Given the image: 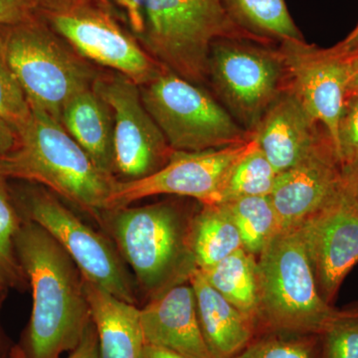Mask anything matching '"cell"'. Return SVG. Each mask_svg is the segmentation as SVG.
<instances>
[{
    "instance_id": "obj_1",
    "label": "cell",
    "mask_w": 358,
    "mask_h": 358,
    "mask_svg": "<svg viewBox=\"0 0 358 358\" xmlns=\"http://www.w3.org/2000/svg\"><path fill=\"white\" fill-rule=\"evenodd\" d=\"M162 69L195 85L208 81L219 39L272 45L241 27L224 0H99Z\"/></svg>"
},
{
    "instance_id": "obj_2",
    "label": "cell",
    "mask_w": 358,
    "mask_h": 358,
    "mask_svg": "<svg viewBox=\"0 0 358 358\" xmlns=\"http://www.w3.org/2000/svg\"><path fill=\"white\" fill-rule=\"evenodd\" d=\"M15 250L32 291L25 357L60 358L77 348L92 320L83 275L65 250L27 219Z\"/></svg>"
},
{
    "instance_id": "obj_3",
    "label": "cell",
    "mask_w": 358,
    "mask_h": 358,
    "mask_svg": "<svg viewBox=\"0 0 358 358\" xmlns=\"http://www.w3.org/2000/svg\"><path fill=\"white\" fill-rule=\"evenodd\" d=\"M195 212L169 200L143 206L110 209L100 226L110 238L148 301L189 282L199 270L190 244Z\"/></svg>"
},
{
    "instance_id": "obj_4",
    "label": "cell",
    "mask_w": 358,
    "mask_h": 358,
    "mask_svg": "<svg viewBox=\"0 0 358 358\" xmlns=\"http://www.w3.org/2000/svg\"><path fill=\"white\" fill-rule=\"evenodd\" d=\"M16 134L13 150L0 155V176L43 186L100 222L117 180L100 171L47 113L31 108Z\"/></svg>"
},
{
    "instance_id": "obj_5",
    "label": "cell",
    "mask_w": 358,
    "mask_h": 358,
    "mask_svg": "<svg viewBox=\"0 0 358 358\" xmlns=\"http://www.w3.org/2000/svg\"><path fill=\"white\" fill-rule=\"evenodd\" d=\"M257 259V334L280 331L320 336L343 313L320 294L298 226L280 230Z\"/></svg>"
},
{
    "instance_id": "obj_6",
    "label": "cell",
    "mask_w": 358,
    "mask_h": 358,
    "mask_svg": "<svg viewBox=\"0 0 358 358\" xmlns=\"http://www.w3.org/2000/svg\"><path fill=\"white\" fill-rule=\"evenodd\" d=\"M0 37L30 108L60 122L68 101L91 88L100 75L40 15L0 30Z\"/></svg>"
},
{
    "instance_id": "obj_7",
    "label": "cell",
    "mask_w": 358,
    "mask_h": 358,
    "mask_svg": "<svg viewBox=\"0 0 358 358\" xmlns=\"http://www.w3.org/2000/svg\"><path fill=\"white\" fill-rule=\"evenodd\" d=\"M141 100L174 152H202L253 138L199 85L162 70L140 86Z\"/></svg>"
},
{
    "instance_id": "obj_8",
    "label": "cell",
    "mask_w": 358,
    "mask_h": 358,
    "mask_svg": "<svg viewBox=\"0 0 358 358\" xmlns=\"http://www.w3.org/2000/svg\"><path fill=\"white\" fill-rule=\"evenodd\" d=\"M13 197L21 216L41 226L74 261L85 280L138 305L134 275L106 233L94 230L43 186L26 188Z\"/></svg>"
},
{
    "instance_id": "obj_9",
    "label": "cell",
    "mask_w": 358,
    "mask_h": 358,
    "mask_svg": "<svg viewBox=\"0 0 358 358\" xmlns=\"http://www.w3.org/2000/svg\"><path fill=\"white\" fill-rule=\"evenodd\" d=\"M208 81L225 109L253 134L288 87L278 48L248 40L219 39L212 44Z\"/></svg>"
},
{
    "instance_id": "obj_10",
    "label": "cell",
    "mask_w": 358,
    "mask_h": 358,
    "mask_svg": "<svg viewBox=\"0 0 358 358\" xmlns=\"http://www.w3.org/2000/svg\"><path fill=\"white\" fill-rule=\"evenodd\" d=\"M39 15L80 56L138 86L164 70L99 0H63Z\"/></svg>"
},
{
    "instance_id": "obj_11",
    "label": "cell",
    "mask_w": 358,
    "mask_h": 358,
    "mask_svg": "<svg viewBox=\"0 0 358 358\" xmlns=\"http://www.w3.org/2000/svg\"><path fill=\"white\" fill-rule=\"evenodd\" d=\"M93 88L114 115L115 180H138L166 166L173 150L145 109L140 86L114 72L99 75Z\"/></svg>"
},
{
    "instance_id": "obj_12",
    "label": "cell",
    "mask_w": 358,
    "mask_h": 358,
    "mask_svg": "<svg viewBox=\"0 0 358 358\" xmlns=\"http://www.w3.org/2000/svg\"><path fill=\"white\" fill-rule=\"evenodd\" d=\"M338 192L298 226L322 298L333 305L358 264V199L350 173Z\"/></svg>"
},
{
    "instance_id": "obj_13",
    "label": "cell",
    "mask_w": 358,
    "mask_h": 358,
    "mask_svg": "<svg viewBox=\"0 0 358 358\" xmlns=\"http://www.w3.org/2000/svg\"><path fill=\"white\" fill-rule=\"evenodd\" d=\"M251 141L202 152L173 150L166 166L152 176L129 182L117 181L108 210L157 195L188 197L202 205L219 204L231 169L246 152Z\"/></svg>"
},
{
    "instance_id": "obj_14",
    "label": "cell",
    "mask_w": 358,
    "mask_h": 358,
    "mask_svg": "<svg viewBox=\"0 0 358 358\" xmlns=\"http://www.w3.org/2000/svg\"><path fill=\"white\" fill-rule=\"evenodd\" d=\"M288 78V88L327 134L334 152L338 124L350 93V61L305 40H285L278 47Z\"/></svg>"
},
{
    "instance_id": "obj_15",
    "label": "cell",
    "mask_w": 358,
    "mask_h": 358,
    "mask_svg": "<svg viewBox=\"0 0 358 358\" xmlns=\"http://www.w3.org/2000/svg\"><path fill=\"white\" fill-rule=\"evenodd\" d=\"M345 171L327 136L305 157L275 178L270 199L281 230L296 227L338 192Z\"/></svg>"
},
{
    "instance_id": "obj_16",
    "label": "cell",
    "mask_w": 358,
    "mask_h": 358,
    "mask_svg": "<svg viewBox=\"0 0 358 358\" xmlns=\"http://www.w3.org/2000/svg\"><path fill=\"white\" fill-rule=\"evenodd\" d=\"M253 136L279 174L305 159L327 134L287 87L264 115Z\"/></svg>"
},
{
    "instance_id": "obj_17",
    "label": "cell",
    "mask_w": 358,
    "mask_h": 358,
    "mask_svg": "<svg viewBox=\"0 0 358 358\" xmlns=\"http://www.w3.org/2000/svg\"><path fill=\"white\" fill-rule=\"evenodd\" d=\"M145 343L162 346L186 358H212L205 343L194 291L179 285L141 308Z\"/></svg>"
},
{
    "instance_id": "obj_18",
    "label": "cell",
    "mask_w": 358,
    "mask_h": 358,
    "mask_svg": "<svg viewBox=\"0 0 358 358\" xmlns=\"http://www.w3.org/2000/svg\"><path fill=\"white\" fill-rule=\"evenodd\" d=\"M190 285L194 291L202 336L212 358H233L255 338V324L216 291L199 270Z\"/></svg>"
},
{
    "instance_id": "obj_19",
    "label": "cell",
    "mask_w": 358,
    "mask_h": 358,
    "mask_svg": "<svg viewBox=\"0 0 358 358\" xmlns=\"http://www.w3.org/2000/svg\"><path fill=\"white\" fill-rule=\"evenodd\" d=\"M100 358H141L145 345L141 308L84 279Z\"/></svg>"
},
{
    "instance_id": "obj_20",
    "label": "cell",
    "mask_w": 358,
    "mask_h": 358,
    "mask_svg": "<svg viewBox=\"0 0 358 358\" xmlns=\"http://www.w3.org/2000/svg\"><path fill=\"white\" fill-rule=\"evenodd\" d=\"M61 124L96 167L115 178L114 115L93 86L68 101Z\"/></svg>"
},
{
    "instance_id": "obj_21",
    "label": "cell",
    "mask_w": 358,
    "mask_h": 358,
    "mask_svg": "<svg viewBox=\"0 0 358 358\" xmlns=\"http://www.w3.org/2000/svg\"><path fill=\"white\" fill-rule=\"evenodd\" d=\"M206 281L255 324L259 312L258 259L243 248L221 262L199 270Z\"/></svg>"
},
{
    "instance_id": "obj_22",
    "label": "cell",
    "mask_w": 358,
    "mask_h": 358,
    "mask_svg": "<svg viewBox=\"0 0 358 358\" xmlns=\"http://www.w3.org/2000/svg\"><path fill=\"white\" fill-rule=\"evenodd\" d=\"M190 244L199 270H206L243 248L236 226L221 204L202 205L195 212Z\"/></svg>"
},
{
    "instance_id": "obj_23",
    "label": "cell",
    "mask_w": 358,
    "mask_h": 358,
    "mask_svg": "<svg viewBox=\"0 0 358 358\" xmlns=\"http://www.w3.org/2000/svg\"><path fill=\"white\" fill-rule=\"evenodd\" d=\"M228 13L252 34L271 42L301 40L285 0H224Z\"/></svg>"
},
{
    "instance_id": "obj_24",
    "label": "cell",
    "mask_w": 358,
    "mask_h": 358,
    "mask_svg": "<svg viewBox=\"0 0 358 358\" xmlns=\"http://www.w3.org/2000/svg\"><path fill=\"white\" fill-rule=\"evenodd\" d=\"M220 204L236 226L245 251L257 258L281 230L270 196L242 197Z\"/></svg>"
},
{
    "instance_id": "obj_25",
    "label": "cell",
    "mask_w": 358,
    "mask_h": 358,
    "mask_svg": "<svg viewBox=\"0 0 358 358\" xmlns=\"http://www.w3.org/2000/svg\"><path fill=\"white\" fill-rule=\"evenodd\" d=\"M277 176L253 136L249 148L228 174L220 203L242 197L270 196Z\"/></svg>"
},
{
    "instance_id": "obj_26",
    "label": "cell",
    "mask_w": 358,
    "mask_h": 358,
    "mask_svg": "<svg viewBox=\"0 0 358 358\" xmlns=\"http://www.w3.org/2000/svg\"><path fill=\"white\" fill-rule=\"evenodd\" d=\"M6 180L0 176V289L25 291L28 282L15 250L23 217Z\"/></svg>"
},
{
    "instance_id": "obj_27",
    "label": "cell",
    "mask_w": 358,
    "mask_h": 358,
    "mask_svg": "<svg viewBox=\"0 0 358 358\" xmlns=\"http://www.w3.org/2000/svg\"><path fill=\"white\" fill-rule=\"evenodd\" d=\"M233 358H320V336L280 331L258 334Z\"/></svg>"
},
{
    "instance_id": "obj_28",
    "label": "cell",
    "mask_w": 358,
    "mask_h": 358,
    "mask_svg": "<svg viewBox=\"0 0 358 358\" xmlns=\"http://www.w3.org/2000/svg\"><path fill=\"white\" fill-rule=\"evenodd\" d=\"M31 113L29 103L16 79L0 37V120L17 131Z\"/></svg>"
},
{
    "instance_id": "obj_29",
    "label": "cell",
    "mask_w": 358,
    "mask_h": 358,
    "mask_svg": "<svg viewBox=\"0 0 358 358\" xmlns=\"http://www.w3.org/2000/svg\"><path fill=\"white\" fill-rule=\"evenodd\" d=\"M320 358H358V310H343L320 334Z\"/></svg>"
},
{
    "instance_id": "obj_30",
    "label": "cell",
    "mask_w": 358,
    "mask_h": 358,
    "mask_svg": "<svg viewBox=\"0 0 358 358\" xmlns=\"http://www.w3.org/2000/svg\"><path fill=\"white\" fill-rule=\"evenodd\" d=\"M336 155L343 167L358 164V91L346 98L339 120Z\"/></svg>"
},
{
    "instance_id": "obj_31",
    "label": "cell",
    "mask_w": 358,
    "mask_h": 358,
    "mask_svg": "<svg viewBox=\"0 0 358 358\" xmlns=\"http://www.w3.org/2000/svg\"><path fill=\"white\" fill-rule=\"evenodd\" d=\"M39 10L37 0H0V30L31 20Z\"/></svg>"
},
{
    "instance_id": "obj_32",
    "label": "cell",
    "mask_w": 358,
    "mask_h": 358,
    "mask_svg": "<svg viewBox=\"0 0 358 358\" xmlns=\"http://www.w3.org/2000/svg\"><path fill=\"white\" fill-rule=\"evenodd\" d=\"M68 358H100L99 355L98 338L93 320L90 322L79 345L71 352Z\"/></svg>"
},
{
    "instance_id": "obj_33",
    "label": "cell",
    "mask_w": 358,
    "mask_h": 358,
    "mask_svg": "<svg viewBox=\"0 0 358 358\" xmlns=\"http://www.w3.org/2000/svg\"><path fill=\"white\" fill-rule=\"evenodd\" d=\"M333 48L334 51L346 58L357 55L358 54V23L355 29Z\"/></svg>"
},
{
    "instance_id": "obj_34",
    "label": "cell",
    "mask_w": 358,
    "mask_h": 358,
    "mask_svg": "<svg viewBox=\"0 0 358 358\" xmlns=\"http://www.w3.org/2000/svg\"><path fill=\"white\" fill-rule=\"evenodd\" d=\"M17 141V134L13 127L0 120V155L13 150Z\"/></svg>"
},
{
    "instance_id": "obj_35",
    "label": "cell",
    "mask_w": 358,
    "mask_h": 358,
    "mask_svg": "<svg viewBox=\"0 0 358 358\" xmlns=\"http://www.w3.org/2000/svg\"><path fill=\"white\" fill-rule=\"evenodd\" d=\"M141 358H186L179 353L169 350V348H162V346L150 345L145 343L143 346V352Z\"/></svg>"
},
{
    "instance_id": "obj_36",
    "label": "cell",
    "mask_w": 358,
    "mask_h": 358,
    "mask_svg": "<svg viewBox=\"0 0 358 358\" xmlns=\"http://www.w3.org/2000/svg\"><path fill=\"white\" fill-rule=\"evenodd\" d=\"M350 61V93L358 91V54L348 58ZM348 93V94H350Z\"/></svg>"
},
{
    "instance_id": "obj_37",
    "label": "cell",
    "mask_w": 358,
    "mask_h": 358,
    "mask_svg": "<svg viewBox=\"0 0 358 358\" xmlns=\"http://www.w3.org/2000/svg\"><path fill=\"white\" fill-rule=\"evenodd\" d=\"M350 173V178L352 179L353 185H355V193L358 199V164L357 166L350 167H343Z\"/></svg>"
},
{
    "instance_id": "obj_38",
    "label": "cell",
    "mask_w": 358,
    "mask_h": 358,
    "mask_svg": "<svg viewBox=\"0 0 358 358\" xmlns=\"http://www.w3.org/2000/svg\"><path fill=\"white\" fill-rule=\"evenodd\" d=\"M9 358H26L25 353L20 346H15V348L11 350L10 357H9Z\"/></svg>"
},
{
    "instance_id": "obj_39",
    "label": "cell",
    "mask_w": 358,
    "mask_h": 358,
    "mask_svg": "<svg viewBox=\"0 0 358 358\" xmlns=\"http://www.w3.org/2000/svg\"><path fill=\"white\" fill-rule=\"evenodd\" d=\"M60 1H63V0H37L40 8H41V7L51 6V4L58 3V2Z\"/></svg>"
},
{
    "instance_id": "obj_40",
    "label": "cell",
    "mask_w": 358,
    "mask_h": 358,
    "mask_svg": "<svg viewBox=\"0 0 358 358\" xmlns=\"http://www.w3.org/2000/svg\"><path fill=\"white\" fill-rule=\"evenodd\" d=\"M7 294H8V291L6 289H0V310H1L2 306H3L4 301H6Z\"/></svg>"
},
{
    "instance_id": "obj_41",
    "label": "cell",
    "mask_w": 358,
    "mask_h": 358,
    "mask_svg": "<svg viewBox=\"0 0 358 358\" xmlns=\"http://www.w3.org/2000/svg\"><path fill=\"white\" fill-rule=\"evenodd\" d=\"M2 355V339L1 336H0V358H1Z\"/></svg>"
}]
</instances>
